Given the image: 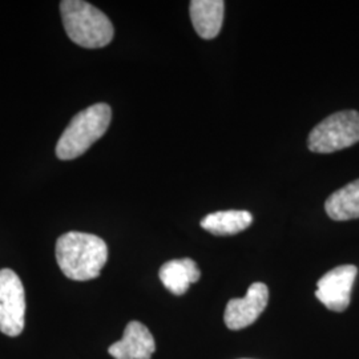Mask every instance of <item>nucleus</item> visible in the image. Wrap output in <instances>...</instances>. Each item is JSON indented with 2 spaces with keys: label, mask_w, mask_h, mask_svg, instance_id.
Returning a JSON list of instances; mask_svg holds the SVG:
<instances>
[{
  "label": "nucleus",
  "mask_w": 359,
  "mask_h": 359,
  "mask_svg": "<svg viewBox=\"0 0 359 359\" xmlns=\"http://www.w3.org/2000/svg\"><path fill=\"white\" fill-rule=\"evenodd\" d=\"M108 259V246L100 237L68 231L56 243V261L65 277L74 281H90L100 276Z\"/></svg>",
  "instance_id": "obj_1"
},
{
  "label": "nucleus",
  "mask_w": 359,
  "mask_h": 359,
  "mask_svg": "<svg viewBox=\"0 0 359 359\" xmlns=\"http://www.w3.org/2000/svg\"><path fill=\"white\" fill-rule=\"evenodd\" d=\"M65 32L77 46L84 48H103L114 39V25L105 13L83 0L60 3Z\"/></svg>",
  "instance_id": "obj_2"
},
{
  "label": "nucleus",
  "mask_w": 359,
  "mask_h": 359,
  "mask_svg": "<svg viewBox=\"0 0 359 359\" xmlns=\"http://www.w3.org/2000/svg\"><path fill=\"white\" fill-rule=\"evenodd\" d=\"M111 118L112 109L105 103L93 104L79 112L56 144V156L60 160H74L86 154L103 137L111 124Z\"/></svg>",
  "instance_id": "obj_3"
},
{
  "label": "nucleus",
  "mask_w": 359,
  "mask_h": 359,
  "mask_svg": "<svg viewBox=\"0 0 359 359\" xmlns=\"http://www.w3.org/2000/svg\"><path fill=\"white\" fill-rule=\"evenodd\" d=\"M359 142V112L341 111L322 120L310 132L309 149L314 154H333Z\"/></svg>",
  "instance_id": "obj_4"
},
{
  "label": "nucleus",
  "mask_w": 359,
  "mask_h": 359,
  "mask_svg": "<svg viewBox=\"0 0 359 359\" xmlns=\"http://www.w3.org/2000/svg\"><path fill=\"white\" fill-rule=\"evenodd\" d=\"M26 292L19 276L11 269L0 270V332L18 337L25 329Z\"/></svg>",
  "instance_id": "obj_5"
},
{
  "label": "nucleus",
  "mask_w": 359,
  "mask_h": 359,
  "mask_svg": "<svg viewBox=\"0 0 359 359\" xmlns=\"http://www.w3.org/2000/svg\"><path fill=\"white\" fill-rule=\"evenodd\" d=\"M269 302V289L265 283L250 285L244 298L231 299L225 309L224 321L231 330H241L259 318Z\"/></svg>",
  "instance_id": "obj_6"
},
{
  "label": "nucleus",
  "mask_w": 359,
  "mask_h": 359,
  "mask_svg": "<svg viewBox=\"0 0 359 359\" xmlns=\"http://www.w3.org/2000/svg\"><path fill=\"white\" fill-rule=\"evenodd\" d=\"M357 273L358 269L354 265H342L327 271L317 283V298L329 310L345 311L350 305Z\"/></svg>",
  "instance_id": "obj_7"
},
{
  "label": "nucleus",
  "mask_w": 359,
  "mask_h": 359,
  "mask_svg": "<svg viewBox=\"0 0 359 359\" xmlns=\"http://www.w3.org/2000/svg\"><path fill=\"white\" fill-rule=\"evenodd\" d=\"M154 351V335L137 321L129 322L123 338L108 348V353L115 359H151Z\"/></svg>",
  "instance_id": "obj_8"
},
{
  "label": "nucleus",
  "mask_w": 359,
  "mask_h": 359,
  "mask_svg": "<svg viewBox=\"0 0 359 359\" xmlns=\"http://www.w3.org/2000/svg\"><path fill=\"white\" fill-rule=\"evenodd\" d=\"M189 13L196 32L206 40L215 39L222 27L225 3L222 0H193Z\"/></svg>",
  "instance_id": "obj_9"
},
{
  "label": "nucleus",
  "mask_w": 359,
  "mask_h": 359,
  "mask_svg": "<svg viewBox=\"0 0 359 359\" xmlns=\"http://www.w3.org/2000/svg\"><path fill=\"white\" fill-rule=\"evenodd\" d=\"M158 277L172 294L182 295L188 292L192 283L200 280L201 271L193 259L182 258L165 262L158 271Z\"/></svg>",
  "instance_id": "obj_10"
},
{
  "label": "nucleus",
  "mask_w": 359,
  "mask_h": 359,
  "mask_svg": "<svg viewBox=\"0 0 359 359\" xmlns=\"http://www.w3.org/2000/svg\"><path fill=\"white\" fill-rule=\"evenodd\" d=\"M253 222L248 210H221L201 219V226L215 236H233L246 231Z\"/></svg>",
  "instance_id": "obj_11"
},
{
  "label": "nucleus",
  "mask_w": 359,
  "mask_h": 359,
  "mask_svg": "<svg viewBox=\"0 0 359 359\" xmlns=\"http://www.w3.org/2000/svg\"><path fill=\"white\" fill-rule=\"evenodd\" d=\"M325 209L334 221L359 218V179L330 194L325 203Z\"/></svg>",
  "instance_id": "obj_12"
}]
</instances>
